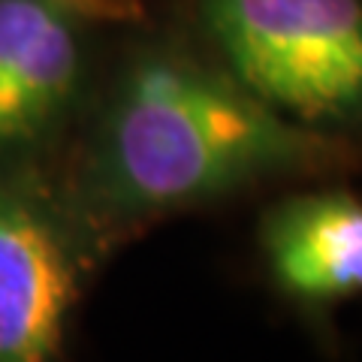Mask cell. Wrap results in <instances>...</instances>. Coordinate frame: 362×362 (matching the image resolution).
<instances>
[{
    "label": "cell",
    "instance_id": "cell-5",
    "mask_svg": "<svg viewBox=\"0 0 362 362\" xmlns=\"http://www.w3.org/2000/svg\"><path fill=\"white\" fill-rule=\"evenodd\" d=\"M263 251L287 293L338 302L362 293V199L347 190L299 194L263 221Z\"/></svg>",
    "mask_w": 362,
    "mask_h": 362
},
{
    "label": "cell",
    "instance_id": "cell-4",
    "mask_svg": "<svg viewBox=\"0 0 362 362\" xmlns=\"http://www.w3.org/2000/svg\"><path fill=\"white\" fill-rule=\"evenodd\" d=\"M78 54L58 0H0V151L25 145L64 112Z\"/></svg>",
    "mask_w": 362,
    "mask_h": 362
},
{
    "label": "cell",
    "instance_id": "cell-1",
    "mask_svg": "<svg viewBox=\"0 0 362 362\" xmlns=\"http://www.w3.org/2000/svg\"><path fill=\"white\" fill-rule=\"evenodd\" d=\"M344 157L341 136L281 115L226 70L148 54L118 88L97 166L115 206L173 211Z\"/></svg>",
    "mask_w": 362,
    "mask_h": 362
},
{
    "label": "cell",
    "instance_id": "cell-2",
    "mask_svg": "<svg viewBox=\"0 0 362 362\" xmlns=\"http://www.w3.org/2000/svg\"><path fill=\"white\" fill-rule=\"evenodd\" d=\"M223 70L281 115L362 130V0H202Z\"/></svg>",
    "mask_w": 362,
    "mask_h": 362
},
{
    "label": "cell",
    "instance_id": "cell-3",
    "mask_svg": "<svg viewBox=\"0 0 362 362\" xmlns=\"http://www.w3.org/2000/svg\"><path fill=\"white\" fill-rule=\"evenodd\" d=\"M76 269L40 206L0 185V362H42L61 350Z\"/></svg>",
    "mask_w": 362,
    "mask_h": 362
},
{
    "label": "cell",
    "instance_id": "cell-6",
    "mask_svg": "<svg viewBox=\"0 0 362 362\" xmlns=\"http://www.w3.org/2000/svg\"><path fill=\"white\" fill-rule=\"evenodd\" d=\"M70 16L103 18V21H127L142 13V0H58Z\"/></svg>",
    "mask_w": 362,
    "mask_h": 362
}]
</instances>
